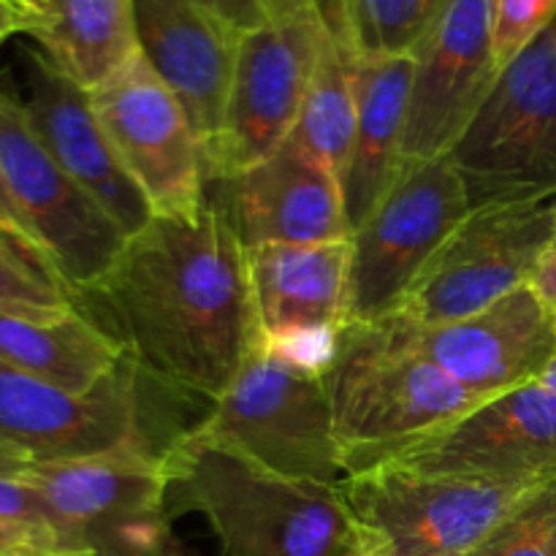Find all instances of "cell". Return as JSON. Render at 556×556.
Here are the masks:
<instances>
[{"mask_svg":"<svg viewBox=\"0 0 556 556\" xmlns=\"http://www.w3.org/2000/svg\"><path fill=\"white\" fill-rule=\"evenodd\" d=\"M79 307L123 345L136 372L215 402L258 345L248 250L226 206L155 215L125 242Z\"/></svg>","mask_w":556,"mask_h":556,"instance_id":"cell-1","label":"cell"},{"mask_svg":"<svg viewBox=\"0 0 556 556\" xmlns=\"http://www.w3.org/2000/svg\"><path fill=\"white\" fill-rule=\"evenodd\" d=\"M161 462L168 516H206L223 556H351L356 548L340 486L277 476L193 429L177 434Z\"/></svg>","mask_w":556,"mask_h":556,"instance_id":"cell-2","label":"cell"},{"mask_svg":"<svg viewBox=\"0 0 556 556\" xmlns=\"http://www.w3.org/2000/svg\"><path fill=\"white\" fill-rule=\"evenodd\" d=\"M324 378L345 478L486 402L429 362L400 315L342 326Z\"/></svg>","mask_w":556,"mask_h":556,"instance_id":"cell-3","label":"cell"},{"mask_svg":"<svg viewBox=\"0 0 556 556\" xmlns=\"http://www.w3.org/2000/svg\"><path fill=\"white\" fill-rule=\"evenodd\" d=\"M193 432L277 476L331 486L345 481L324 367L264 342L244 358Z\"/></svg>","mask_w":556,"mask_h":556,"instance_id":"cell-4","label":"cell"},{"mask_svg":"<svg viewBox=\"0 0 556 556\" xmlns=\"http://www.w3.org/2000/svg\"><path fill=\"white\" fill-rule=\"evenodd\" d=\"M71 556H188L172 532L161 454L147 440L63 462L16 456Z\"/></svg>","mask_w":556,"mask_h":556,"instance_id":"cell-5","label":"cell"},{"mask_svg":"<svg viewBox=\"0 0 556 556\" xmlns=\"http://www.w3.org/2000/svg\"><path fill=\"white\" fill-rule=\"evenodd\" d=\"M448 161L472 206L556 195V22L500 71Z\"/></svg>","mask_w":556,"mask_h":556,"instance_id":"cell-6","label":"cell"},{"mask_svg":"<svg viewBox=\"0 0 556 556\" xmlns=\"http://www.w3.org/2000/svg\"><path fill=\"white\" fill-rule=\"evenodd\" d=\"M532 486H492L378 465L348 476L340 492L356 525V543L372 556H470Z\"/></svg>","mask_w":556,"mask_h":556,"instance_id":"cell-7","label":"cell"},{"mask_svg":"<svg viewBox=\"0 0 556 556\" xmlns=\"http://www.w3.org/2000/svg\"><path fill=\"white\" fill-rule=\"evenodd\" d=\"M470 210L465 179L448 155L402 168L351 237L345 324L400 313L413 282Z\"/></svg>","mask_w":556,"mask_h":556,"instance_id":"cell-8","label":"cell"},{"mask_svg":"<svg viewBox=\"0 0 556 556\" xmlns=\"http://www.w3.org/2000/svg\"><path fill=\"white\" fill-rule=\"evenodd\" d=\"M556 242V195L472 206L413 282L402 318L459 320L530 286Z\"/></svg>","mask_w":556,"mask_h":556,"instance_id":"cell-9","label":"cell"},{"mask_svg":"<svg viewBox=\"0 0 556 556\" xmlns=\"http://www.w3.org/2000/svg\"><path fill=\"white\" fill-rule=\"evenodd\" d=\"M0 166L27 233L76 299L96 288L128 237L60 166L27 119L20 96L5 87H0Z\"/></svg>","mask_w":556,"mask_h":556,"instance_id":"cell-10","label":"cell"},{"mask_svg":"<svg viewBox=\"0 0 556 556\" xmlns=\"http://www.w3.org/2000/svg\"><path fill=\"white\" fill-rule=\"evenodd\" d=\"M90 101L155 215H195L206 204L210 174L199 136L141 52L92 90Z\"/></svg>","mask_w":556,"mask_h":556,"instance_id":"cell-11","label":"cell"},{"mask_svg":"<svg viewBox=\"0 0 556 556\" xmlns=\"http://www.w3.org/2000/svg\"><path fill=\"white\" fill-rule=\"evenodd\" d=\"M380 465L492 486L556 476V394L538 380L472 407Z\"/></svg>","mask_w":556,"mask_h":556,"instance_id":"cell-12","label":"cell"},{"mask_svg":"<svg viewBox=\"0 0 556 556\" xmlns=\"http://www.w3.org/2000/svg\"><path fill=\"white\" fill-rule=\"evenodd\" d=\"M326 20L320 5L239 38L237 68L210 185L264 161L291 136L313 79Z\"/></svg>","mask_w":556,"mask_h":556,"instance_id":"cell-13","label":"cell"},{"mask_svg":"<svg viewBox=\"0 0 556 556\" xmlns=\"http://www.w3.org/2000/svg\"><path fill=\"white\" fill-rule=\"evenodd\" d=\"M413 60L402 168L448 155L497 81L492 0H448Z\"/></svg>","mask_w":556,"mask_h":556,"instance_id":"cell-14","label":"cell"},{"mask_svg":"<svg viewBox=\"0 0 556 556\" xmlns=\"http://www.w3.org/2000/svg\"><path fill=\"white\" fill-rule=\"evenodd\" d=\"M136 369H123L87 394L0 364V448L30 462L85 459L141 443Z\"/></svg>","mask_w":556,"mask_h":556,"instance_id":"cell-15","label":"cell"},{"mask_svg":"<svg viewBox=\"0 0 556 556\" xmlns=\"http://www.w3.org/2000/svg\"><path fill=\"white\" fill-rule=\"evenodd\" d=\"M402 324L429 362L483 400L538 383L556 358V315L532 286L467 318Z\"/></svg>","mask_w":556,"mask_h":556,"instance_id":"cell-16","label":"cell"},{"mask_svg":"<svg viewBox=\"0 0 556 556\" xmlns=\"http://www.w3.org/2000/svg\"><path fill=\"white\" fill-rule=\"evenodd\" d=\"M258 342L326 367L348 318L351 239L248 248Z\"/></svg>","mask_w":556,"mask_h":556,"instance_id":"cell-17","label":"cell"},{"mask_svg":"<svg viewBox=\"0 0 556 556\" xmlns=\"http://www.w3.org/2000/svg\"><path fill=\"white\" fill-rule=\"evenodd\" d=\"M220 201L244 250L261 244H320L351 239L342 182L293 141L223 179Z\"/></svg>","mask_w":556,"mask_h":556,"instance_id":"cell-18","label":"cell"},{"mask_svg":"<svg viewBox=\"0 0 556 556\" xmlns=\"http://www.w3.org/2000/svg\"><path fill=\"white\" fill-rule=\"evenodd\" d=\"M25 63L27 92L20 101L36 134L125 237L139 233L155 212L119 163L90 92L54 68L41 49L25 52Z\"/></svg>","mask_w":556,"mask_h":556,"instance_id":"cell-19","label":"cell"},{"mask_svg":"<svg viewBox=\"0 0 556 556\" xmlns=\"http://www.w3.org/2000/svg\"><path fill=\"white\" fill-rule=\"evenodd\" d=\"M139 52L188 114L206 174L223 134L239 36L190 0H134Z\"/></svg>","mask_w":556,"mask_h":556,"instance_id":"cell-20","label":"cell"},{"mask_svg":"<svg viewBox=\"0 0 556 556\" xmlns=\"http://www.w3.org/2000/svg\"><path fill=\"white\" fill-rule=\"evenodd\" d=\"M413 54L358 58L351 52L356 130L342 172V199L351 231H356L402 172L407 98H410Z\"/></svg>","mask_w":556,"mask_h":556,"instance_id":"cell-21","label":"cell"},{"mask_svg":"<svg viewBox=\"0 0 556 556\" xmlns=\"http://www.w3.org/2000/svg\"><path fill=\"white\" fill-rule=\"evenodd\" d=\"M0 364L87 394L128 364L123 345L81 307L60 315L0 313Z\"/></svg>","mask_w":556,"mask_h":556,"instance_id":"cell-22","label":"cell"},{"mask_svg":"<svg viewBox=\"0 0 556 556\" xmlns=\"http://www.w3.org/2000/svg\"><path fill=\"white\" fill-rule=\"evenodd\" d=\"M30 36L49 63L87 92L139 54L134 0H43Z\"/></svg>","mask_w":556,"mask_h":556,"instance_id":"cell-23","label":"cell"},{"mask_svg":"<svg viewBox=\"0 0 556 556\" xmlns=\"http://www.w3.org/2000/svg\"><path fill=\"white\" fill-rule=\"evenodd\" d=\"M324 20L326 30L320 38L313 79L288 141L326 163L342 182L356 130V92L351 76V49L345 47L329 16L324 14Z\"/></svg>","mask_w":556,"mask_h":556,"instance_id":"cell-24","label":"cell"},{"mask_svg":"<svg viewBox=\"0 0 556 556\" xmlns=\"http://www.w3.org/2000/svg\"><path fill=\"white\" fill-rule=\"evenodd\" d=\"M320 11L358 58L416 54L448 0H318Z\"/></svg>","mask_w":556,"mask_h":556,"instance_id":"cell-25","label":"cell"},{"mask_svg":"<svg viewBox=\"0 0 556 556\" xmlns=\"http://www.w3.org/2000/svg\"><path fill=\"white\" fill-rule=\"evenodd\" d=\"M79 299L33 239L0 223V313L60 315Z\"/></svg>","mask_w":556,"mask_h":556,"instance_id":"cell-26","label":"cell"},{"mask_svg":"<svg viewBox=\"0 0 556 556\" xmlns=\"http://www.w3.org/2000/svg\"><path fill=\"white\" fill-rule=\"evenodd\" d=\"M470 556H556V476L527 489Z\"/></svg>","mask_w":556,"mask_h":556,"instance_id":"cell-27","label":"cell"},{"mask_svg":"<svg viewBox=\"0 0 556 556\" xmlns=\"http://www.w3.org/2000/svg\"><path fill=\"white\" fill-rule=\"evenodd\" d=\"M556 22V0H492V41L497 68L514 63Z\"/></svg>","mask_w":556,"mask_h":556,"instance_id":"cell-28","label":"cell"},{"mask_svg":"<svg viewBox=\"0 0 556 556\" xmlns=\"http://www.w3.org/2000/svg\"><path fill=\"white\" fill-rule=\"evenodd\" d=\"M0 519L33 527V530L52 532V535L58 538L52 519H49L38 492L30 483L22 481L20 472H16V454H11V451L5 448H0ZM65 552H68V548H65Z\"/></svg>","mask_w":556,"mask_h":556,"instance_id":"cell-29","label":"cell"},{"mask_svg":"<svg viewBox=\"0 0 556 556\" xmlns=\"http://www.w3.org/2000/svg\"><path fill=\"white\" fill-rule=\"evenodd\" d=\"M0 556H71L52 532L0 519Z\"/></svg>","mask_w":556,"mask_h":556,"instance_id":"cell-30","label":"cell"},{"mask_svg":"<svg viewBox=\"0 0 556 556\" xmlns=\"http://www.w3.org/2000/svg\"><path fill=\"white\" fill-rule=\"evenodd\" d=\"M190 3H195L206 14L215 16L220 25L237 33L239 38L269 25V16H266L261 0H190Z\"/></svg>","mask_w":556,"mask_h":556,"instance_id":"cell-31","label":"cell"},{"mask_svg":"<svg viewBox=\"0 0 556 556\" xmlns=\"http://www.w3.org/2000/svg\"><path fill=\"white\" fill-rule=\"evenodd\" d=\"M530 286L535 288L543 299H546V304L554 309V315H556V242H554V248L546 253V258L541 261V266H538V271H535V277H532Z\"/></svg>","mask_w":556,"mask_h":556,"instance_id":"cell-32","label":"cell"},{"mask_svg":"<svg viewBox=\"0 0 556 556\" xmlns=\"http://www.w3.org/2000/svg\"><path fill=\"white\" fill-rule=\"evenodd\" d=\"M269 22H288L318 9V0H261Z\"/></svg>","mask_w":556,"mask_h":556,"instance_id":"cell-33","label":"cell"},{"mask_svg":"<svg viewBox=\"0 0 556 556\" xmlns=\"http://www.w3.org/2000/svg\"><path fill=\"white\" fill-rule=\"evenodd\" d=\"M0 223L9 228H14V231L25 233V237L30 239V233H27V228H25V220H22L20 210H16L14 195H11V190H9V182H5L3 166H0Z\"/></svg>","mask_w":556,"mask_h":556,"instance_id":"cell-34","label":"cell"},{"mask_svg":"<svg viewBox=\"0 0 556 556\" xmlns=\"http://www.w3.org/2000/svg\"><path fill=\"white\" fill-rule=\"evenodd\" d=\"M16 33H27L25 20H22L11 5H5L3 0H0V47H3L11 36H16Z\"/></svg>","mask_w":556,"mask_h":556,"instance_id":"cell-35","label":"cell"},{"mask_svg":"<svg viewBox=\"0 0 556 556\" xmlns=\"http://www.w3.org/2000/svg\"><path fill=\"white\" fill-rule=\"evenodd\" d=\"M3 3L11 5V9L25 20L27 36H30V30L38 25V20H41L43 14V0H3Z\"/></svg>","mask_w":556,"mask_h":556,"instance_id":"cell-36","label":"cell"},{"mask_svg":"<svg viewBox=\"0 0 556 556\" xmlns=\"http://www.w3.org/2000/svg\"><path fill=\"white\" fill-rule=\"evenodd\" d=\"M541 383L546 386V389H552L554 394H556V358L552 362V367L546 369V375H543V378H541Z\"/></svg>","mask_w":556,"mask_h":556,"instance_id":"cell-37","label":"cell"},{"mask_svg":"<svg viewBox=\"0 0 556 556\" xmlns=\"http://www.w3.org/2000/svg\"><path fill=\"white\" fill-rule=\"evenodd\" d=\"M351 556H372V554H369V552H364V548L358 546V543H356V548H353Z\"/></svg>","mask_w":556,"mask_h":556,"instance_id":"cell-38","label":"cell"}]
</instances>
